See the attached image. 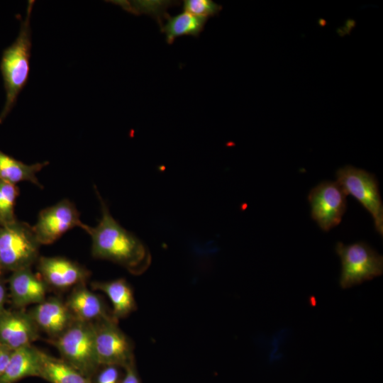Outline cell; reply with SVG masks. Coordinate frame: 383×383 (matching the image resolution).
Here are the masks:
<instances>
[{
	"mask_svg": "<svg viewBox=\"0 0 383 383\" xmlns=\"http://www.w3.org/2000/svg\"><path fill=\"white\" fill-rule=\"evenodd\" d=\"M96 192L100 201L101 217L96 226H87L84 230L91 238L93 257L115 262L133 274H141L151 263L148 248L116 221L96 189Z\"/></svg>",
	"mask_w": 383,
	"mask_h": 383,
	"instance_id": "obj_1",
	"label": "cell"
},
{
	"mask_svg": "<svg viewBox=\"0 0 383 383\" xmlns=\"http://www.w3.org/2000/svg\"><path fill=\"white\" fill-rule=\"evenodd\" d=\"M34 4V0L28 1L26 16L21 22L18 35L2 53L0 70L6 91V101L0 113V123L15 106L18 94L28 80L32 47L30 17Z\"/></svg>",
	"mask_w": 383,
	"mask_h": 383,
	"instance_id": "obj_2",
	"label": "cell"
},
{
	"mask_svg": "<svg viewBox=\"0 0 383 383\" xmlns=\"http://www.w3.org/2000/svg\"><path fill=\"white\" fill-rule=\"evenodd\" d=\"M50 342L57 349L61 358L85 377L92 379L99 369L93 323L75 320L61 335Z\"/></svg>",
	"mask_w": 383,
	"mask_h": 383,
	"instance_id": "obj_3",
	"label": "cell"
},
{
	"mask_svg": "<svg viewBox=\"0 0 383 383\" xmlns=\"http://www.w3.org/2000/svg\"><path fill=\"white\" fill-rule=\"evenodd\" d=\"M33 227L17 219L0 225V266L14 272L31 267L39 257V247Z\"/></svg>",
	"mask_w": 383,
	"mask_h": 383,
	"instance_id": "obj_4",
	"label": "cell"
},
{
	"mask_svg": "<svg viewBox=\"0 0 383 383\" xmlns=\"http://www.w3.org/2000/svg\"><path fill=\"white\" fill-rule=\"evenodd\" d=\"M335 251L341 262L340 286L348 289L380 276L383 257L365 242L345 245L338 242Z\"/></svg>",
	"mask_w": 383,
	"mask_h": 383,
	"instance_id": "obj_5",
	"label": "cell"
},
{
	"mask_svg": "<svg viewBox=\"0 0 383 383\" xmlns=\"http://www.w3.org/2000/svg\"><path fill=\"white\" fill-rule=\"evenodd\" d=\"M337 182L345 193L356 199L371 214L377 232L383 235V205L375 176L347 165L336 172Z\"/></svg>",
	"mask_w": 383,
	"mask_h": 383,
	"instance_id": "obj_6",
	"label": "cell"
},
{
	"mask_svg": "<svg viewBox=\"0 0 383 383\" xmlns=\"http://www.w3.org/2000/svg\"><path fill=\"white\" fill-rule=\"evenodd\" d=\"M114 318L94 323L95 350L99 366L114 365L126 369L134 364L133 346Z\"/></svg>",
	"mask_w": 383,
	"mask_h": 383,
	"instance_id": "obj_7",
	"label": "cell"
},
{
	"mask_svg": "<svg viewBox=\"0 0 383 383\" xmlns=\"http://www.w3.org/2000/svg\"><path fill=\"white\" fill-rule=\"evenodd\" d=\"M347 196L337 182H322L311 190L308 199L311 217L321 230L328 231L341 222Z\"/></svg>",
	"mask_w": 383,
	"mask_h": 383,
	"instance_id": "obj_8",
	"label": "cell"
},
{
	"mask_svg": "<svg viewBox=\"0 0 383 383\" xmlns=\"http://www.w3.org/2000/svg\"><path fill=\"white\" fill-rule=\"evenodd\" d=\"M79 216L77 208L68 199L43 209L32 226L38 242L40 245L51 244L75 227L84 231L87 225L81 221Z\"/></svg>",
	"mask_w": 383,
	"mask_h": 383,
	"instance_id": "obj_9",
	"label": "cell"
},
{
	"mask_svg": "<svg viewBox=\"0 0 383 383\" xmlns=\"http://www.w3.org/2000/svg\"><path fill=\"white\" fill-rule=\"evenodd\" d=\"M39 276L48 287L65 290L85 284L90 272L76 262L62 257H39Z\"/></svg>",
	"mask_w": 383,
	"mask_h": 383,
	"instance_id": "obj_10",
	"label": "cell"
},
{
	"mask_svg": "<svg viewBox=\"0 0 383 383\" xmlns=\"http://www.w3.org/2000/svg\"><path fill=\"white\" fill-rule=\"evenodd\" d=\"M39 330L24 309H0V345L11 350L32 344Z\"/></svg>",
	"mask_w": 383,
	"mask_h": 383,
	"instance_id": "obj_11",
	"label": "cell"
},
{
	"mask_svg": "<svg viewBox=\"0 0 383 383\" xmlns=\"http://www.w3.org/2000/svg\"><path fill=\"white\" fill-rule=\"evenodd\" d=\"M39 331L50 337V340L61 335L76 320L65 301L50 297L28 311Z\"/></svg>",
	"mask_w": 383,
	"mask_h": 383,
	"instance_id": "obj_12",
	"label": "cell"
},
{
	"mask_svg": "<svg viewBox=\"0 0 383 383\" xmlns=\"http://www.w3.org/2000/svg\"><path fill=\"white\" fill-rule=\"evenodd\" d=\"M8 283L9 297L15 309H24L46 299L48 287L40 276L32 272L31 267L13 272Z\"/></svg>",
	"mask_w": 383,
	"mask_h": 383,
	"instance_id": "obj_13",
	"label": "cell"
},
{
	"mask_svg": "<svg viewBox=\"0 0 383 383\" xmlns=\"http://www.w3.org/2000/svg\"><path fill=\"white\" fill-rule=\"evenodd\" d=\"M65 304L77 321L94 323L113 318L101 297L89 290L85 284L74 287Z\"/></svg>",
	"mask_w": 383,
	"mask_h": 383,
	"instance_id": "obj_14",
	"label": "cell"
},
{
	"mask_svg": "<svg viewBox=\"0 0 383 383\" xmlns=\"http://www.w3.org/2000/svg\"><path fill=\"white\" fill-rule=\"evenodd\" d=\"M41 350L32 344L12 351L0 383H16L28 377H40Z\"/></svg>",
	"mask_w": 383,
	"mask_h": 383,
	"instance_id": "obj_15",
	"label": "cell"
},
{
	"mask_svg": "<svg viewBox=\"0 0 383 383\" xmlns=\"http://www.w3.org/2000/svg\"><path fill=\"white\" fill-rule=\"evenodd\" d=\"M91 286L93 289L99 290L109 297L113 306L112 316L117 321L128 316L137 308L132 288L123 278L93 282Z\"/></svg>",
	"mask_w": 383,
	"mask_h": 383,
	"instance_id": "obj_16",
	"label": "cell"
},
{
	"mask_svg": "<svg viewBox=\"0 0 383 383\" xmlns=\"http://www.w3.org/2000/svg\"><path fill=\"white\" fill-rule=\"evenodd\" d=\"M48 164L45 161L27 165L0 150V179L12 184L28 181L43 188L36 174Z\"/></svg>",
	"mask_w": 383,
	"mask_h": 383,
	"instance_id": "obj_17",
	"label": "cell"
},
{
	"mask_svg": "<svg viewBox=\"0 0 383 383\" xmlns=\"http://www.w3.org/2000/svg\"><path fill=\"white\" fill-rule=\"evenodd\" d=\"M50 383H87L88 378L62 358L41 350L40 377Z\"/></svg>",
	"mask_w": 383,
	"mask_h": 383,
	"instance_id": "obj_18",
	"label": "cell"
},
{
	"mask_svg": "<svg viewBox=\"0 0 383 383\" xmlns=\"http://www.w3.org/2000/svg\"><path fill=\"white\" fill-rule=\"evenodd\" d=\"M167 23L162 28L165 34L166 41L172 44L174 40L183 35H191L197 38L203 31L208 19L194 16L183 11L174 16L165 15Z\"/></svg>",
	"mask_w": 383,
	"mask_h": 383,
	"instance_id": "obj_19",
	"label": "cell"
},
{
	"mask_svg": "<svg viewBox=\"0 0 383 383\" xmlns=\"http://www.w3.org/2000/svg\"><path fill=\"white\" fill-rule=\"evenodd\" d=\"M18 195V189L16 184L0 179V225L10 223L16 220L14 206Z\"/></svg>",
	"mask_w": 383,
	"mask_h": 383,
	"instance_id": "obj_20",
	"label": "cell"
},
{
	"mask_svg": "<svg viewBox=\"0 0 383 383\" xmlns=\"http://www.w3.org/2000/svg\"><path fill=\"white\" fill-rule=\"evenodd\" d=\"M221 8V5L211 0L183 1V11L205 19L217 15Z\"/></svg>",
	"mask_w": 383,
	"mask_h": 383,
	"instance_id": "obj_21",
	"label": "cell"
},
{
	"mask_svg": "<svg viewBox=\"0 0 383 383\" xmlns=\"http://www.w3.org/2000/svg\"><path fill=\"white\" fill-rule=\"evenodd\" d=\"M94 375H96L94 382L92 383H119L121 381L120 371L117 366L105 365L101 366ZM100 368V367H99Z\"/></svg>",
	"mask_w": 383,
	"mask_h": 383,
	"instance_id": "obj_22",
	"label": "cell"
},
{
	"mask_svg": "<svg viewBox=\"0 0 383 383\" xmlns=\"http://www.w3.org/2000/svg\"><path fill=\"white\" fill-rule=\"evenodd\" d=\"M126 372L119 383H141L136 372L135 364L126 367Z\"/></svg>",
	"mask_w": 383,
	"mask_h": 383,
	"instance_id": "obj_23",
	"label": "cell"
},
{
	"mask_svg": "<svg viewBox=\"0 0 383 383\" xmlns=\"http://www.w3.org/2000/svg\"><path fill=\"white\" fill-rule=\"evenodd\" d=\"M12 351L0 345V378L8 365Z\"/></svg>",
	"mask_w": 383,
	"mask_h": 383,
	"instance_id": "obj_24",
	"label": "cell"
},
{
	"mask_svg": "<svg viewBox=\"0 0 383 383\" xmlns=\"http://www.w3.org/2000/svg\"><path fill=\"white\" fill-rule=\"evenodd\" d=\"M8 293L6 286L1 275H0V309L4 308V305L8 300Z\"/></svg>",
	"mask_w": 383,
	"mask_h": 383,
	"instance_id": "obj_25",
	"label": "cell"
},
{
	"mask_svg": "<svg viewBox=\"0 0 383 383\" xmlns=\"http://www.w3.org/2000/svg\"><path fill=\"white\" fill-rule=\"evenodd\" d=\"M4 272L3 270L1 269L0 266V275H2V273Z\"/></svg>",
	"mask_w": 383,
	"mask_h": 383,
	"instance_id": "obj_26",
	"label": "cell"
},
{
	"mask_svg": "<svg viewBox=\"0 0 383 383\" xmlns=\"http://www.w3.org/2000/svg\"><path fill=\"white\" fill-rule=\"evenodd\" d=\"M87 383H92L91 379H89L88 381H87Z\"/></svg>",
	"mask_w": 383,
	"mask_h": 383,
	"instance_id": "obj_27",
	"label": "cell"
}]
</instances>
